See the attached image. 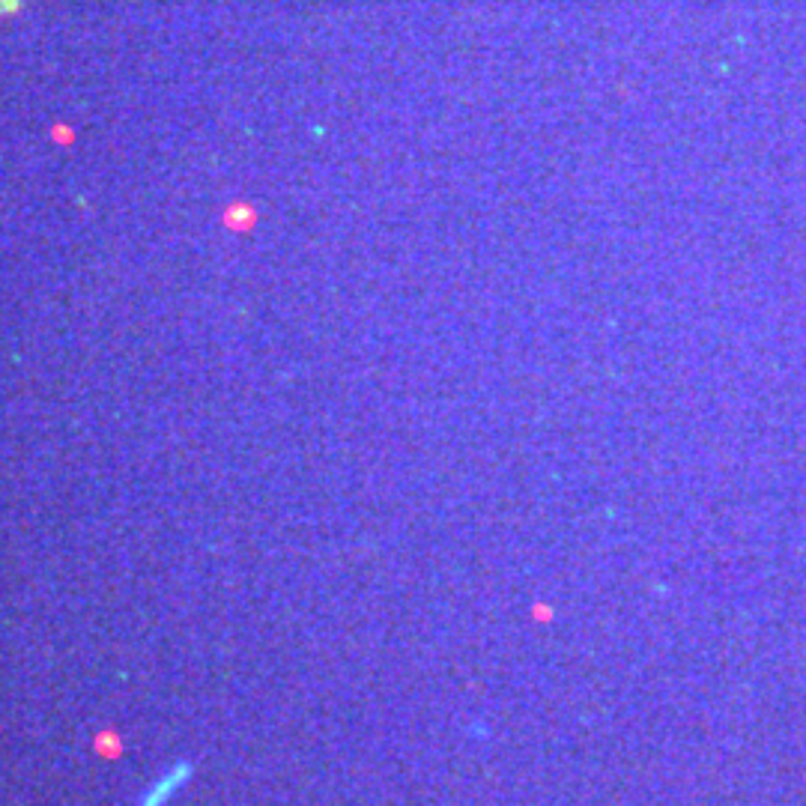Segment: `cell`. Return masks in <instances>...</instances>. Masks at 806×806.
I'll use <instances>...</instances> for the list:
<instances>
[{
    "label": "cell",
    "mask_w": 806,
    "mask_h": 806,
    "mask_svg": "<svg viewBox=\"0 0 806 806\" xmlns=\"http://www.w3.org/2000/svg\"><path fill=\"white\" fill-rule=\"evenodd\" d=\"M189 776H191V764H182V762L173 764L168 773H162L159 780L144 791V798L137 800V806H168L176 794H180L182 785L189 782Z\"/></svg>",
    "instance_id": "cell-1"
},
{
    "label": "cell",
    "mask_w": 806,
    "mask_h": 806,
    "mask_svg": "<svg viewBox=\"0 0 806 806\" xmlns=\"http://www.w3.org/2000/svg\"><path fill=\"white\" fill-rule=\"evenodd\" d=\"M51 141H57V144L69 146V144L75 141V132L69 129V126H54V129H51Z\"/></svg>",
    "instance_id": "cell-2"
}]
</instances>
